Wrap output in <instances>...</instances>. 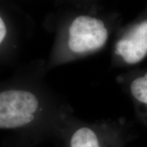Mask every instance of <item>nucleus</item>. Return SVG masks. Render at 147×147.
Listing matches in <instances>:
<instances>
[{
  "label": "nucleus",
  "instance_id": "f257e3e1",
  "mask_svg": "<svg viewBox=\"0 0 147 147\" xmlns=\"http://www.w3.org/2000/svg\"><path fill=\"white\" fill-rule=\"evenodd\" d=\"M39 100L35 93L22 88L0 91V129L17 130L36 119Z\"/></svg>",
  "mask_w": 147,
  "mask_h": 147
},
{
  "label": "nucleus",
  "instance_id": "f03ea898",
  "mask_svg": "<svg viewBox=\"0 0 147 147\" xmlns=\"http://www.w3.org/2000/svg\"><path fill=\"white\" fill-rule=\"evenodd\" d=\"M108 30L103 21L88 16H79L69 29L68 46L74 53L93 52L107 41Z\"/></svg>",
  "mask_w": 147,
  "mask_h": 147
},
{
  "label": "nucleus",
  "instance_id": "7ed1b4c3",
  "mask_svg": "<svg viewBox=\"0 0 147 147\" xmlns=\"http://www.w3.org/2000/svg\"><path fill=\"white\" fill-rule=\"evenodd\" d=\"M116 53L126 63L137 64L147 55V21L134 27L117 42Z\"/></svg>",
  "mask_w": 147,
  "mask_h": 147
},
{
  "label": "nucleus",
  "instance_id": "20e7f679",
  "mask_svg": "<svg viewBox=\"0 0 147 147\" xmlns=\"http://www.w3.org/2000/svg\"><path fill=\"white\" fill-rule=\"evenodd\" d=\"M69 147H105L99 135L88 127H82L74 131Z\"/></svg>",
  "mask_w": 147,
  "mask_h": 147
},
{
  "label": "nucleus",
  "instance_id": "39448f33",
  "mask_svg": "<svg viewBox=\"0 0 147 147\" xmlns=\"http://www.w3.org/2000/svg\"><path fill=\"white\" fill-rule=\"evenodd\" d=\"M131 92L138 101L147 105V74L131 82Z\"/></svg>",
  "mask_w": 147,
  "mask_h": 147
},
{
  "label": "nucleus",
  "instance_id": "423d86ee",
  "mask_svg": "<svg viewBox=\"0 0 147 147\" xmlns=\"http://www.w3.org/2000/svg\"><path fill=\"white\" fill-rule=\"evenodd\" d=\"M7 30L5 22L2 18V16H0V46L4 42L7 37Z\"/></svg>",
  "mask_w": 147,
  "mask_h": 147
}]
</instances>
